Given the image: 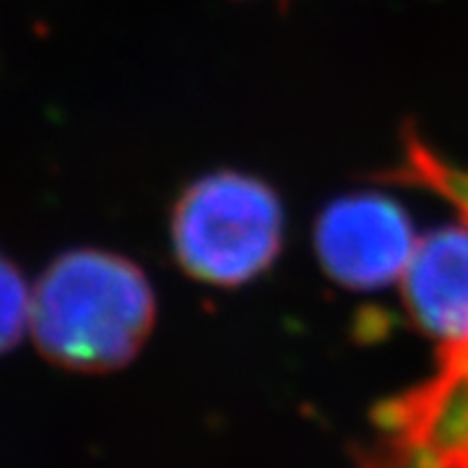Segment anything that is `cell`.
Masks as SVG:
<instances>
[{
  "label": "cell",
  "mask_w": 468,
  "mask_h": 468,
  "mask_svg": "<svg viewBox=\"0 0 468 468\" xmlns=\"http://www.w3.org/2000/svg\"><path fill=\"white\" fill-rule=\"evenodd\" d=\"M156 323V294L135 261L101 248L58 255L32 286L29 334L55 367L112 372L131 365Z\"/></svg>",
  "instance_id": "1"
},
{
  "label": "cell",
  "mask_w": 468,
  "mask_h": 468,
  "mask_svg": "<svg viewBox=\"0 0 468 468\" xmlns=\"http://www.w3.org/2000/svg\"><path fill=\"white\" fill-rule=\"evenodd\" d=\"M284 237L286 214L276 187L237 169L185 185L169 211L175 263L198 284L237 289L258 282L282 258Z\"/></svg>",
  "instance_id": "2"
},
{
  "label": "cell",
  "mask_w": 468,
  "mask_h": 468,
  "mask_svg": "<svg viewBox=\"0 0 468 468\" xmlns=\"http://www.w3.org/2000/svg\"><path fill=\"white\" fill-rule=\"evenodd\" d=\"M356 468H468V338L437 344L435 367L372 411Z\"/></svg>",
  "instance_id": "3"
},
{
  "label": "cell",
  "mask_w": 468,
  "mask_h": 468,
  "mask_svg": "<svg viewBox=\"0 0 468 468\" xmlns=\"http://www.w3.org/2000/svg\"><path fill=\"white\" fill-rule=\"evenodd\" d=\"M419 234L401 203L380 193H351L325 203L313 227L320 271L349 292L399 284Z\"/></svg>",
  "instance_id": "4"
},
{
  "label": "cell",
  "mask_w": 468,
  "mask_h": 468,
  "mask_svg": "<svg viewBox=\"0 0 468 468\" xmlns=\"http://www.w3.org/2000/svg\"><path fill=\"white\" fill-rule=\"evenodd\" d=\"M401 297L411 320L437 344L468 338V224L419 234L403 271Z\"/></svg>",
  "instance_id": "5"
},
{
  "label": "cell",
  "mask_w": 468,
  "mask_h": 468,
  "mask_svg": "<svg viewBox=\"0 0 468 468\" xmlns=\"http://www.w3.org/2000/svg\"><path fill=\"white\" fill-rule=\"evenodd\" d=\"M32 286L21 268L0 250V354L11 351L29 331Z\"/></svg>",
  "instance_id": "6"
}]
</instances>
